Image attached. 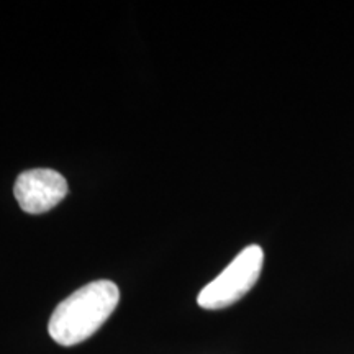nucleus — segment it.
Returning a JSON list of instances; mask_svg holds the SVG:
<instances>
[{
  "mask_svg": "<svg viewBox=\"0 0 354 354\" xmlns=\"http://www.w3.org/2000/svg\"><path fill=\"white\" fill-rule=\"evenodd\" d=\"M120 300L112 281H94L57 305L48 323L50 336L61 346H74L91 338L109 320Z\"/></svg>",
  "mask_w": 354,
  "mask_h": 354,
  "instance_id": "nucleus-1",
  "label": "nucleus"
},
{
  "mask_svg": "<svg viewBox=\"0 0 354 354\" xmlns=\"http://www.w3.org/2000/svg\"><path fill=\"white\" fill-rule=\"evenodd\" d=\"M264 251L258 245L245 248L218 277L201 290L197 304L205 310L227 308L253 289L263 271Z\"/></svg>",
  "mask_w": 354,
  "mask_h": 354,
  "instance_id": "nucleus-2",
  "label": "nucleus"
},
{
  "mask_svg": "<svg viewBox=\"0 0 354 354\" xmlns=\"http://www.w3.org/2000/svg\"><path fill=\"white\" fill-rule=\"evenodd\" d=\"M68 180L55 169H30L17 177L13 196L20 209L30 215H39L55 209L68 196Z\"/></svg>",
  "mask_w": 354,
  "mask_h": 354,
  "instance_id": "nucleus-3",
  "label": "nucleus"
}]
</instances>
